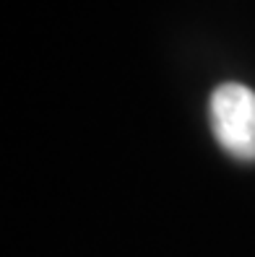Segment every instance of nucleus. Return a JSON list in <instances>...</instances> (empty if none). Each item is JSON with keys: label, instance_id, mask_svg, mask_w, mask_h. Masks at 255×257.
Segmentation results:
<instances>
[{"label": "nucleus", "instance_id": "nucleus-1", "mask_svg": "<svg viewBox=\"0 0 255 257\" xmlns=\"http://www.w3.org/2000/svg\"><path fill=\"white\" fill-rule=\"evenodd\" d=\"M211 127L219 146L239 161H255V91L221 83L211 94Z\"/></svg>", "mask_w": 255, "mask_h": 257}]
</instances>
